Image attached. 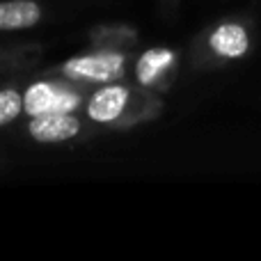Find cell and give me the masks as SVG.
Segmentation results:
<instances>
[{"instance_id": "ba28073f", "label": "cell", "mask_w": 261, "mask_h": 261, "mask_svg": "<svg viewBox=\"0 0 261 261\" xmlns=\"http://www.w3.org/2000/svg\"><path fill=\"white\" fill-rule=\"evenodd\" d=\"M21 113H23V94H18L16 90H0V126H7Z\"/></svg>"}, {"instance_id": "6da1fadb", "label": "cell", "mask_w": 261, "mask_h": 261, "mask_svg": "<svg viewBox=\"0 0 261 261\" xmlns=\"http://www.w3.org/2000/svg\"><path fill=\"white\" fill-rule=\"evenodd\" d=\"M64 73L76 81L90 83H113L122 78L124 73V58L115 53H96L85 58H73L64 64Z\"/></svg>"}, {"instance_id": "7a4b0ae2", "label": "cell", "mask_w": 261, "mask_h": 261, "mask_svg": "<svg viewBox=\"0 0 261 261\" xmlns=\"http://www.w3.org/2000/svg\"><path fill=\"white\" fill-rule=\"evenodd\" d=\"M28 130H30L32 140H37V142L55 144L76 138L78 130H81V122L71 113H44L35 115L30 119Z\"/></svg>"}, {"instance_id": "52a82bcc", "label": "cell", "mask_w": 261, "mask_h": 261, "mask_svg": "<svg viewBox=\"0 0 261 261\" xmlns=\"http://www.w3.org/2000/svg\"><path fill=\"white\" fill-rule=\"evenodd\" d=\"M172 60H174V55L170 50H147L138 62V78L144 85L153 83L172 64Z\"/></svg>"}, {"instance_id": "5b68a950", "label": "cell", "mask_w": 261, "mask_h": 261, "mask_svg": "<svg viewBox=\"0 0 261 261\" xmlns=\"http://www.w3.org/2000/svg\"><path fill=\"white\" fill-rule=\"evenodd\" d=\"M41 18V7L35 0H0V30H28Z\"/></svg>"}, {"instance_id": "8992f818", "label": "cell", "mask_w": 261, "mask_h": 261, "mask_svg": "<svg viewBox=\"0 0 261 261\" xmlns=\"http://www.w3.org/2000/svg\"><path fill=\"white\" fill-rule=\"evenodd\" d=\"M211 46L222 58H241L248 50V35L241 25L225 23L220 25L211 37Z\"/></svg>"}, {"instance_id": "3957f363", "label": "cell", "mask_w": 261, "mask_h": 261, "mask_svg": "<svg viewBox=\"0 0 261 261\" xmlns=\"http://www.w3.org/2000/svg\"><path fill=\"white\" fill-rule=\"evenodd\" d=\"M78 103L76 94L62 92L48 83H37L23 96V110L30 117L44 113H71V108Z\"/></svg>"}, {"instance_id": "277c9868", "label": "cell", "mask_w": 261, "mask_h": 261, "mask_svg": "<svg viewBox=\"0 0 261 261\" xmlns=\"http://www.w3.org/2000/svg\"><path fill=\"white\" fill-rule=\"evenodd\" d=\"M128 101V90L122 85H108L103 90H99L92 96L90 106H87V115L90 119L101 124H108L113 119H117L124 113Z\"/></svg>"}]
</instances>
